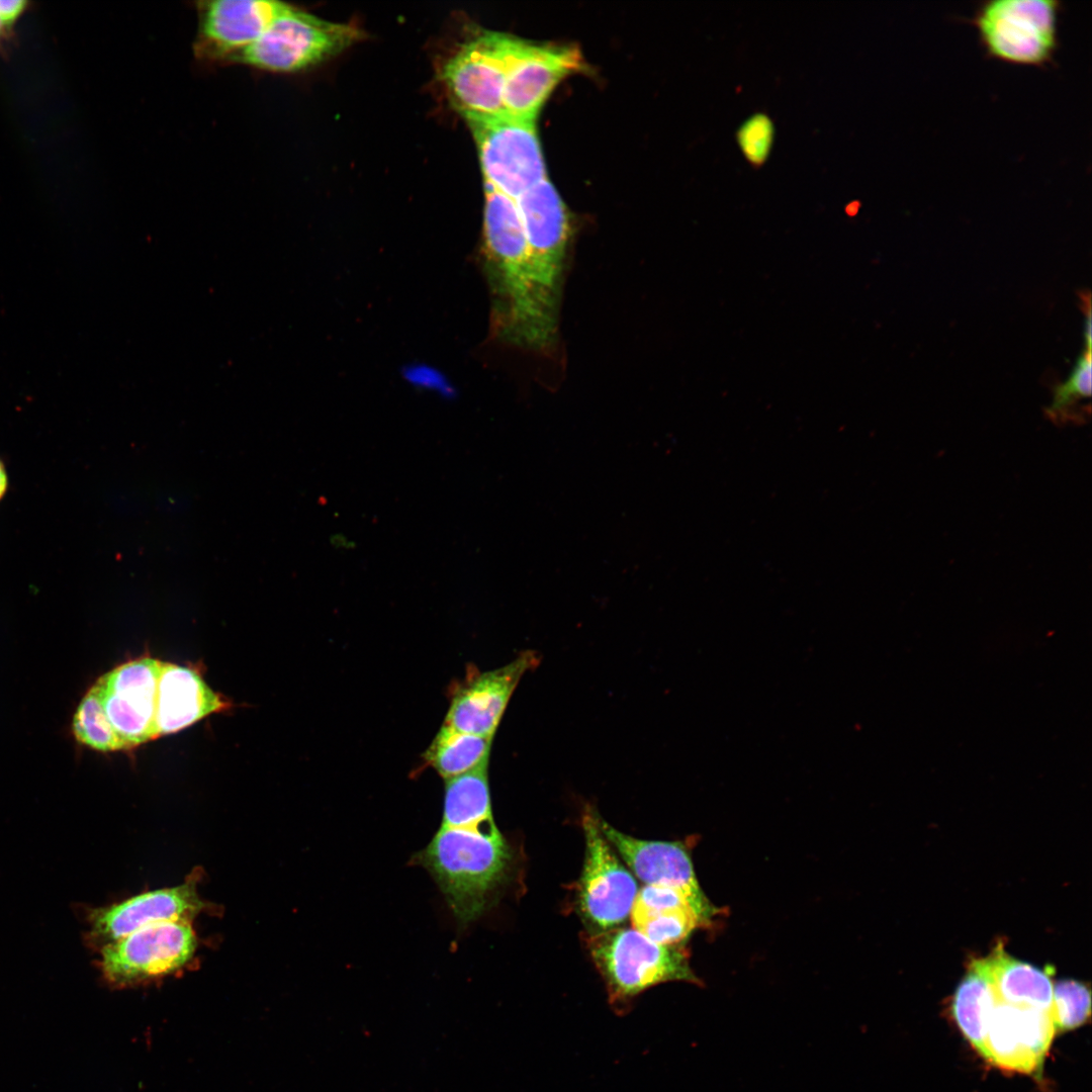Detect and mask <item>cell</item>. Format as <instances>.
I'll use <instances>...</instances> for the list:
<instances>
[{"label":"cell","instance_id":"6da1fadb","mask_svg":"<svg viewBox=\"0 0 1092 1092\" xmlns=\"http://www.w3.org/2000/svg\"><path fill=\"white\" fill-rule=\"evenodd\" d=\"M486 274L496 334L509 344L544 351L556 342L537 306L525 231L516 199L485 184Z\"/></svg>","mask_w":1092,"mask_h":1092},{"label":"cell","instance_id":"7a4b0ae2","mask_svg":"<svg viewBox=\"0 0 1092 1092\" xmlns=\"http://www.w3.org/2000/svg\"><path fill=\"white\" fill-rule=\"evenodd\" d=\"M511 849L495 824L482 828L440 826L412 861L436 882L457 921L481 916L505 882Z\"/></svg>","mask_w":1092,"mask_h":1092},{"label":"cell","instance_id":"3957f363","mask_svg":"<svg viewBox=\"0 0 1092 1092\" xmlns=\"http://www.w3.org/2000/svg\"><path fill=\"white\" fill-rule=\"evenodd\" d=\"M592 958L602 974L609 1002L624 1014L645 990L665 982L702 985L688 954L674 945H661L631 928L608 929L589 939Z\"/></svg>","mask_w":1092,"mask_h":1092},{"label":"cell","instance_id":"277c9868","mask_svg":"<svg viewBox=\"0 0 1092 1092\" xmlns=\"http://www.w3.org/2000/svg\"><path fill=\"white\" fill-rule=\"evenodd\" d=\"M527 240L535 298L545 325L557 331L558 305L570 219L567 208L545 179L517 199Z\"/></svg>","mask_w":1092,"mask_h":1092},{"label":"cell","instance_id":"5b68a950","mask_svg":"<svg viewBox=\"0 0 1092 1092\" xmlns=\"http://www.w3.org/2000/svg\"><path fill=\"white\" fill-rule=\"evenodd\" d=\"M361 36L354 25L328 21L286 4L232 62L269 72H297L341 53Z\"/></svg>","mask_w":1092,"mask_h":1092},{"label":"cell","instance_id":"8992f818","mask_svg":"<svg viewBox=\"0 0 1092 1092\" xmlns=\"http://www.w3.org/2000/svg\"><path fill=\"white\" fill-rule=\"evenodd\" d=\"M1054 0H993L984 3L974 18L988 56L1006 63L1042 66L1057 49Z\"/></svg>","mask_w":1092,"mask_h":1092},{"label":"cell","instance_id":"52a82bcc","mask_svg":"<svg viewBox=\"0 0 1092 1092\" xmlns=\"http://www.w3.org/2000/svg\"><path fill=\"white\" fill-rule=\"evenodd\" d=\"M465 120L477 146L485 184L517 199L547 179L536 121L509 114Z\"/></svg>","mask_w":1092,"mask_h":1092},{"label":"cell","instance_id":"ba28073f","mask_svg":"<svg viewBox=\"0 0 1092 1092\" xmlns=\"http://www.w3.org/2000/svg\"><path fill=\"white\" fill-rule=\"evenodd\" d=\"M197 939L190 921H163L104 944L100 968L113 987H132L162 979L191 960Z\"/></svg>","mask_w":1092,"mask_h":1092},{"label":"cell","instance_id":"9c48e42d","mask_svg":"<svg viewBox=\"0 0 1092 1092\" xmlns=\"http://www.w3.org/2000/svg\"><path fill=\"white\" fill-rule=\"evenodd\" d=\"M510 37L484 31L464 43L444 65L443 81L464 118L507 114L504 91Z\"/></svg>","mask_w":1092,"mask_h":1092},{"label":"cell","instance_id":"30bf717a","mask_svg":"<svg viewBox=\"0 0 1092 1092\" xmlns=\"http://www.w3.org/2000/svg\"><path fill=\"white\" fill-rule=\"evenodd\" d=\"M582 64L581 53L574 46L537 43L511 35L504 91L507 114L536 121L555 86L581 70Z\"/></svg>","mask_w":1092,"mask_h":1092},{"label":"cell","instance_id":"8fae6325","mask_svg":"<svg viewBox=\"0 0 1092 1092\" xmlns=\"http://www.w3.org/2000/svg\"><path fill=\"white\" fill-rule=\"evenodd\" d=\"M585 857L579 887L584 918L601 931L625 921L638 893L632 874L622 864L604 836L599 816L586 810L582 817Z\"/></svg>","mask_w":1092,"mask_h":1092},{"label":"cell","instance_id":"7c38bea8","mask_svg":"<svg viewBox=\"0 0 1092 1092\" xmlns=\"http://www.w3.org/2000/svg\"><path fill=\"white\" fill-rule=\"evenodd\" d=\"M163 661L143 656L117 665L97 681L105 714L131 749L154 740L158 682Z\"/></svg>","mask_w":1092,"mask_h":1092},{"label":"cell","instance_id":"4fadbf2b","mask_svg":"<svg viewBox=\"0 0 1092 1092\" xmlns=\"http://www.w3.org/2000/svg\"><path fill=\"white\" fill-rule=\"evenodd\" d=\"M1056 1032L1051 1009L996 1000L981 1055L999 1068L1034 1074L1041 1070Z\"/></svg>","mask_w":1092,"mask_h":1092},{"label":"cell","instance_id":"5bb4252c","mask_svg":"<svg viewBox=\"0 0 1092 1092\" xmlns=\"http://www.w3.org/2000/svg\"><path fill=\"white\" fill-rule=\"evenodd\" d=\"M537 663V655L525 651L499 668L469 672L452 689L443 725L465 733L493 737L521 677Z\"/></svg>","mask_w":1092,"mask_h":1092},{"label":"cell","instance_id":"9a60e30c","mask_svg":"<svg viewBox=\"0 0 1092 1092\" xmlns=\"http://www.w3.org/2000/svg\"><path fill=\"white\" fill-rule=\"evenodd\" d=\"M600 828L633 873L647 885L681 891L691 900L705 925L719 913L701 889L691 857L679 842L649 841L629 836L599 817Z\"/></svg>","mask_w":1092,"mask_h":1092},{"label":"cell","instance_id":"2e32d148","mask_svg":"<svg viewBox=\"0 0 1092 1092\" xmlns=\"http://www.w3.org/2000/svg\"><path fill=\"white\" fill-rule=\"evenodd\" d=\"M270 0H214L197 3L196 53L209 60L233 61L251 46L284 9Z\"/></svg>","mask_w":1092,"mask_h":1092},{"label":"cell","instance_id":"e0dca14e","mask_svg":"<svg viewBox=\"0 0 1092 1092\" xmlns=\"http://www.w3.org/2000/svg\"><path fill=\"white\" fill-rule=\"evenodd\" d=\"M203 907L195 881H189L94 910L90 915L91 930L98 940L107 944L151 924L190 921Z\"/></svg>","mask_w":1092,"mask_h":1092},{"label":"cell","instance_id":"ac0fdd59","mask_svg":"<svg viewBox=\"0 0 1092 1092\" xmlns=\"http://www.w3.org/2000/svg\"><path fill=\"white\" fill-rule=\"evenodd\" d=\"M232 706L225 697L205 682L198 671L163 661L157 692V737L181 731Z\"/></svg>","mask_w":1092,"mask_h":1092},{"label":"cell","instance_id":"d6986e66","mask_svg":"<svg viewBox=\"0 0 1092 1092\" xmlns=\"http://www.w3.org/2000/svg\"><path fill=\"white\" fill-rule=\"evenodd\" d=\"M982 959L997 1001L1038 1009L1052 1008V966L1039 969L1018 961L1005 951L1001 942Z\"/></svg>","mask_w":1092,"mask_h":1092},{"label":"cell","instance_id":"ffe728a7","mask_svg":"<svg viewBox=\"0 0 1092 1092\" xmlns=\"http://www.w3.org/2000/svg\"><path fill=\"white\" fill-rule=\"evenodd\" d=\"M487 771L488 760L445 780L442 826L482 828L494 825Z\"/></svg>","mask_w":1092,"mask_h":1092},{"label":"cell","instance_id":"44dd1931","mask_svg":"<svg viewBox=\"0 0 1092 1092\" xmlns=\"http://www.w3.org/2000/svg\"><path fill=\"white\" fill-rule=\"evenodd\" d=\"M996 1002L983 959H974L952 999V1014L963 1034L980 1053L990 1012Z\"/></svg>","mask_w":1092,"mask_h":1092},{"label":"cell","instance_id":"7402d4cb","mask_svg":"<svg viewBox=\"0 0 1092 1092\" xmlns=\"http://www.w3.org/2000/svg\"><path fill=\"white\" fill-rule=\"evenodd\" d=\"M492 739L442 725L423 757L445 781L488 760Z\"/></svg>","mask_w":1092,"mask_h":1092},{"label":"cell","instance_id":"603a6c76","mask_svg":"<svg viewBox=\"0 0 1092 1092\" xmlns=\"http://www.w3.org/2000/svg\"><path fill=\"white\" fill-rule=\"evenodd\" d=\"M630 913L634 929L661 945H675L696 928L705 926L696 911L689 908H647L633 904Z\"/></svg>","mask_w":1092,"mask_h":1092},{"label":"cell","instance_id":"cb8c5ba5","mask_svg":"<svg viewBox=\"0 0 1092 1092\" xmlns=\"http://www.w3.org/2000/svg\"><path fill=\"white\" fill-rule=\"evenodd\" d=\"M73 733L80 743L100 752L130 749L108 720L96 685L85 694L75 712Z\"/></svg>","mask_w":1092,"mask_h":1092},{"label":"cell","instance_id":"d4e9b609","mask_svg":"<svg viewBox=\"0 0 1092 1092\" xmlns=\"http://www.w3.org/2000/svg\"><path fill=\"white\" fill-rule=\"evenodd\" d=\"M1052 1015L1056 1030H1070L1082 1025L1091 1012L1089 988L1076 980H1060L1053 986Z\"/></svg>","mask_w":1092,"mask_h":1092},{"label":"cell","instance_id":"484cf974","mask_svg":"<svg viewBox=\"0 0 1092 1092\" xmlns=\"http://www.w3.org/2000/svg\"><path fill=\"white\" fill-rule=\"evenodd\" d=\"M775 133L774 121L765 112L751 114L738 126L736 143L745 160L754 168L761 167L768 160Z\"/></svg>","mask_w":1092,"mask_h":1092},{"label":"cell","instance_id":"4316f807","mask_svg":"<svg viewBox=\"0 0 1092 1092\" xmlns=\"http://www.w3.org/2000/svg\"><path fill=\"white\" fill-rule=\"evenodd\" d=\"M1091 350L1086 349L1069 379L1055 388L1053 402L1046 408L1049 414H1060L1077 399L1091 395Z\"/></svg>","mask_w":1092,"mask_h":1092},{"label":"cell","instance_id":"83f0119b","mask_svg":"<svg viewBox=\"0 0 1092 1092\" xmlns=\"http://www.w3.org/2000/svg\"><path fill=\"white\" fill-rule=\"evenodd\" d=\"M30 6L31 3L25 0H0V17L11 32Z\"/></svg>","mask_w":1092,"mask_h":1092},{"label":"cell","instance_id":"f1b7e54d","mask_svg":"<svg viewBox=\"0 0 1092 1092\" xmlns=\"http://www.w3.org/2000/svg\"><path fill=\"white\" fill-rule=\"evenodd\" d=\"M7 486H8V477H7L6 468H5L4 464H3V462L0 460V500L2 499L4 494L6 493Z\"/></svg>","mask_w":1092,"mask_h":1092},{"label":"cell","instance_id":"f546056e","mask_svg":"<svg viewBox=\"0 0 1092 1092\" xmlns=\"http://www.w3.org/2000/svg\"><path fill=\"white\" fill-rule=\"evenodd\" d=\"M13 32H11L4 24L0 17V50H4L5 44L10 40Z\"/></svg>","mask_w":1092,"mask_h":1092}]
</instances>
